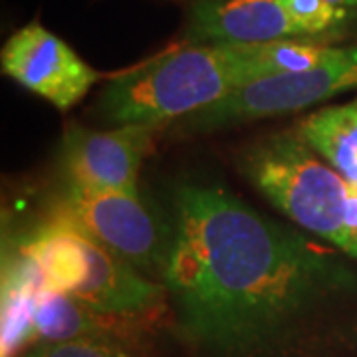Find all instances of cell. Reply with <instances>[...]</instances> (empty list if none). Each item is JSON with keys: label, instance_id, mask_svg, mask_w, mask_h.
Listing matches in <instances>:
<instances>
[{"label": "cell", "instance_id": "obj_1", "mask_svg": "<svg viewBox=\"0 0 357 357\" xmlns=\"http://www.w3.org/2000/svg\"><path fill=\"white\" fill-rule=\"evenodd\" d=\"M163 286L199 356L314 357L330 310L356 280L302 229L222 187L183 185Z\"/></svg>", "mask_w": 357, "mask_h": 357}, {"label": "cell", "instance_id": "obj_2", "mask_svg": "<svg viewBox=\"0 0 357 357\" xmlns=\"http://www.w3.org/2000/svg\"><path fill=\"white\" fill-rule=\"evenodd\" d=\"M270 77L264 44H185L114 77L100 114L115 126H169Z\"/></svg>", "mask_w": 357, "mask_h": 357}, {"label": "cell", "instance_id": "obj_3", "mask_svg": "<svg viewBox=\"0 0 357 357\" xmlns=\"http://www.w3.org/2000/svg\"><path fill=\"white\" fill-rule=\"evenodd\" d=\"M241 167L292 225L357 260V187L314 153L298 129L252 143Z\"/></svg>", "mask_w": 357, "mask_h": 357}, {"label": "cell", "instance_id": "obj_4", "mask_svg": "<svg viewBox=\"0 0 357 357\" xmlns=\"http://www.w3.org/2000/svg\"><path fill=\"white\" fill-rule=\"evenodd\" d=\"M46 290L72 296L103 314L153 324L167 307L165 286L72 225L52 220L22 246Z\"/></svg>", "mask_w": 357, "mask_h": 357}, {"label": "cell", "instance_id": "obj_5", "mask_svg": "<svg viewBox=\"0 0 357 357\" xmlns=\"http://www.w3.org/2000/svg\"><path fill=\"white\" fill-rule=\"evenodd\" d=\"M357 13L328 0H192L183 26L185 44H270L328 40Z\"/></svg>", "mask_w": 357, "mask_h": 357}, {"label": "cell", "instance_id": "obj_6", "mask_svg": "<svg viewBox=\"0 0 357 357\" xmlns=\"http://www.w3.org/2000/svg\"><path fill=\"white\" fill-rule=\"evenodd\" d=\"M54 220L89 234L143 276L163 278L173 243V227H165L139 195L86 189L66 183Z\"/></svg>", "mask_w": 357, "mask_h": 357}, {"label": "cell", "instance_id": "obj_7", "mask_svg": "<svg viewBox=\"0 0 357 357\" xmlns=\"http://www.w3.org/2000/svg\"><path fill=\"white\" fill-rule=\"evenodd\" d=\"M354 88H357V44H328L312 70L252 82L222 102L181 119L178 126L191 133L217 131L250 119L294 114Z\"/></svg>", "mask_w": 357, "mask_h": 357}, {"label": "cell", "instance_id": "obj_8", "mask_svg": "<svg viewBox=\"0 0 357 357\" xmlns=\"http://www.w3.org/2000/svg\"><path fill=\"white\" fill-rule=\"evenodd\" d=\"M0 68L4 76L62 112L82 102L102 79L68 42L40 22L18 28L4 42Z\"/></svg>", "mask_w": 357, "mask_h": 357}, {"label": "cell", "instance_id": "obj_9", "mask_svg": "<svg viewBox=\"0 0 357 357\" xmlns=\"http://www.w3.org/2000/svg\"><path fill=\"white\" fill-rule=\"evenodd\" d=\"M163 126H117L96 129L72 126L60 145L66 183L139 195V173Z\"/></svg>", "mask_w": 357, "mask_h": 357}, {"label": "cell", "instance_id": "obj_10", "mask_svg": "<svg viewBox=\"0 0 357 357\" xmlns=\"http://www.w3.org/2000/svg\"><path fill=\"white\" fill-rule=\"evenodd\" d=\"M151 324L103 314L72 296L42 290L32 318V335L36 342H70V340H135Z\"/></svg>", "mask_w": 357, "mask_h": 357}, {"label": "cell", "instance_id": "obj_11", "mask_svg": "<svg viewBox=\"0 0 357 357\" xmlns=\"http://www.w3.org/2000/svg\"><path fill=\"white\" fill-rule=\"evenodd\" d=\"M42 290V274L32 258L20 252L4 264L2 274V357H18L26 345L34 344L32 318Z\"/></svg>", "mask_w": 357, "mask_h": 357}, {"label": "cell", "instance_id": "obj_12", "mask_svg": "<svg viewBox=\"0 0 357 357\" xmlns=\"http://www.w3.org/2000/svg\"><path fill=\"white\" fill-rule=\"evenodd\" d=\"M298 131L314 153L357 187V98L310 114Z\"/></svg>", "mask_w": 357, "mask_h": 357}, {"label": "cell", "instance_id": "obj_13", "mask_svg": "<svg viewBox=\"0 0 357 357\" xmlns=\"http://www.w3.org/2000/svg\"><path fill=\"white\" fill-rule=\"evenodd\" d=\"M26 357H133L123 344L112 340H70L40 342Z\"/></svg>", "mask_w": 357, "mask_h": 357}, {"label": "cell", "instance_id": "obj_14", "mask_svg": "<svg viewBox=\"0 0 357 357\" xmlns=\"http://www.w3.org/2000/svg\"><path fill=\"white\" fill-rule=\"evenodd\" d=\"M189 2H192V0H189ZM328 2H332L340 8H347L351 13H357V0H328Z\"/></svg>", "mask_w": 357, "mask_h": 357}]
</instances>
